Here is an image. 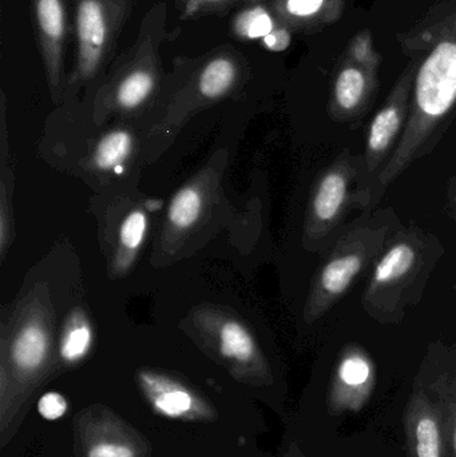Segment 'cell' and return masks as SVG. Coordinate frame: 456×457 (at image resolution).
<instances>
[{
    "label": "cell",
    "instance_id": "1",
    "mask_svg": "<svg viewBox=\"0 0 456 457\" xmlns=\"http://www.w3.org/2000/svg\"><path fill=\"white\" fill-rule=\"evenodd\" d=\"M438 249L418 228H399L372 268L363 303L377 321L399 322L412 300L415 287L434 265Z\"/></svg>",
    "mask_w": 456,
    "mask_h": 457
},
{
    "label": "cell",
    "instance_id": "2",
    "mask_svg": "<svg viewBox=\"0 0 456 457\" xmlns=\"http://www.w3.org/2000/svg\"><path fill=\"white\" fill-rule=\"evenodd\" d=\"M399 228L401 224L393 212L383 211L343 231L316 277L308 301V319H319L342 300L355 279L377 262Z\"/></svg>",
    "mask_w": 456,
    "mask_h": 457
},
{
    "label": "cell",
    "instance_id": "3",
    "mask_svg": "<svg viewBox=\"0 0 456 457\" xmlns=\"http://www.w3.org/2000/svg\"><path fill=\"white\" fill-rule=\"evenodd\" d=\"M168 7L160 2L146 11L133 45L117 55L112 70L106 94L110 102L123 112H133L144 106L162 79L161 46L166 35Z\"/></svg>",
    "mask_w": 456,
    "mask_h": 457
},
{
    "label": "cell",
    "instance_id": "4",
    "mask_svg": "<svg viewBox=\"0 0 456 457\" xmlns=\"http://www.w3.org/2000/svg\"><path fill=\"white\" fill-rule=\"evenodd\" d=\"M133 0H74L75 56L70 85L95 80L117 58Z\"/></svg>",
    "mask_w": 456,
    "mask_h": 457
},
{
    "label": "cell",
    "instance_id": "5",
    "mask_svg": "<svg viewBox=\"0 0 456 457\" xmlns=\"http://www.w3.org/2000/svg\"><path fill=\"white\" fill-rule=\"evenodd\" d=\"M77 457H150L152 443L104 404L79 411L74 420Z\"/></svg>",
    "mask_w": 456,
    "mask_h": 457
},
{
    "label": "cell",
    "instance_id": "6",
    "mask_svg": "<svg viewBox=\"0 0 456 457\" xmlns=\"http://www.w3.org/2000/svg\"><path fill=\"white\" fill-rule=\"evenodd\" d=\"M361 155L342 154L319 179L310 209V234L316 241H336L350 209L361 174Z\"/></svg>",
    "mask_w": 456,
    "mask_h": 457
},
{
    "label": "cell",
    "instance_id": "7",
    "mask_svg": "<svg viewBox=\"0 0 456 457\" xmlns=\"http://www.w3.org/2000/svg\"><path fill=\"white\" fill-rule=\"evenodd\" d=\"M136 378L147 404L161 418L185 423H211L219 418L216 408L203 394L174 376L139 370Z\"/></svg>",
    "mask_w": 456,
    "mask_h": 457
},
{
    "label": "cell",
    "instance_id": "8",
    "mask_svg": "<svg viewBox=\"0 0 456 457\" xmlns=\"http://www.w3.org/2000/svg\"><path fill=\"white\" fill-rule=\"evenodd\" d=\"M407 110H409V87L402 85L388 99L387 104L379 110L367 134L366 150L361 155V174L355 195L369 189L377 174L387 165L394 150L401 141L406 129Z\"/></svg>",
    "mask_w": 456,
    "mask_h": 457
},
{
    "label": "cell",
    "instance_id": "9",
    "mask_svg": "<svg viewBox=\"0 0 456 457\" xmlns=\"http://www.w3.org/2000/svg\"><path fill=\"white\" fill-rule=\"evenodd\" d=\"M377 370L361 346L350 345L342 352L329 389L328 408L334 415L359 412L371 399Z\"/></svg>",
    "mask_w": 456,
    "mask_h": 457
},
{
    "label": "cell",
    "instance_id": "10",
    "mask_svg": "<svg viewBox=\"0 0 456 457\" xmlns=\"http://www.w3.org/2000/svg\"><path fill=\"white\" fill-rule=\"evenodd\" d=\"M31 19L48 86L56 96L66 80L67 18L63 0H31Z\"/></svg>",
    "mask_w": 456,
    "mask_h": 457
},
{
    "label": "cell",
    "instance_id": "11",
    "mask_svg": "<svg viewBox=\"0 0 456 457\" xmlns=\"http://www.w3.org/2000/svg\"><path fill=\"white\" fill-rule=\"evenodd\" d=\"M409 457H452L444 415L425 386H415L404 412Z\"/></svg>",
    "mask_w": 456,
    "mask_h": 457
},
{
    "label": "cell",
    "instance_id": "12",
    "mask_svg": "<svg viewBox=\"0 0 456 457\" xmlns=\"http://www.w3.org/2000/svg\"><path fill=\"white\" fill-rule=\"evenodd\" d=\"M94 345V330L82 311H75L62 330L58 356L62 364L74 367L86 359Z\"/></svg>",
    "mask_w": 456,
    "mask_h": 457
},
{
    "label": "cell",
    "instance_id": "13",
    "mask_svg": "<svg viewBox=\"0 0 456 457\" xmlns=\"http://www.w3.org/2000/svg\"><path fill=\"white\" fill-rule=\"evenodd\" d=\"M441 408L450 456L456 457V365L423 384Z\"/></svg>",
    "mask_w": 456,
    "mask_h": 457
},
{
    "label": "cell",
    "instance_id": "14",
    "mask_svg": "<svg viewBox=\"0 0 456 457\" xmlns=\"http://www.w3.org/2000/svg\"><path fill=\"white\" fill-rule=\"evenodd\" d=\"M366 77L361 70L348 67L343 70L335 83L334 101L337 114L342 118L350 117L361 110L367 96Z\"/></svg>",
    "mask_w": 456,
    "mask_h": 457
},
{
    "label": "cell",
    "instance_id": "15",
    "mask_svg": "<svg viewBox=\"0 0 456 457\" xmlns=\"http://www.w3.org/2000/svg\"><path fill=\"white\" fill-rule=\"evenodd\" d=\"M133 149V138L125 130H115L106 134L99 141L94 154L95 166L99 170H115L123 166Z\"/></svg>",
    "mask_w": 456,
    "mask_h": 457
},
{
    "label": "cell",
    "instance_id": "16",
    "mask_svg": "<svg viewBox=\"0 0 456 457\" xmlns=\"http://www.w3.org/2000/svg\"><path fill=\"white\" fill-rule=\"evenodd\" d=\"M203 213V195L197 187H187L174 195L169 206V221L177 228L193 227Z\"/></svg>",
    "mask_w": 456,
    "mask_h": 457
},
{
    "label": "cell",
    "instance_id": "17",
    "mask_svg": "<svg viewBox=\"0 0 456 457\" xmlns=\"http://www.w3.org/2000/svg\"><path fill=\"white\" fill-rule=\"evenodd\" d=\"M147 216L142 211H133L123 220L120 228V246L125 253L134 254L144 244L146 237Z\"/></svg>",
    "mask_w": 456,
    "mask_h": 457
},
{
    "label": "cell",
    "instance_id": "18",
    "mask_svg": "<svg viewBox=\"0 0 456 457\" xmlns=\"http://www.w3.org/2000/svg\"><path fill=\"white\" fill-rule=\"evenodd\" d=\"M273 23L267 12L261 8L244 12L237 19V32L244 37H267L272 32Z\"/></svg>",
    "mask_w": 456,
    "mask_h": 457
},
{
    "label": "cell",
    "instance_id": "19",
    "mask_svg": "<svg viewBox=\"0 0 456 457\" xmlns=\"http://www.w3.org/2000/svg\"><path fill=\"white\" fill-rule=\"evenodd\" d=\"M37 412L46 420H58L69 411V402L59 392H46L37 400Z\"/></svg>",
    "mask_w": 456,
    "mask_h": 457
},
{
    "label": "cell",
    "instance_id": "20",
    "mask_svg": "<svg viewBox=\"0 0 456 457\" xmlns=\"http://www.w3.org/2000/svg\"><path fill=\"white\" fill-rule=\"evenodd\" d=\"M324 0H288L286 11L294 16H310L318 12Z\"/></svg>",
    "mask_w": 456,
    "mask_h": 457
},
{
    "label": "cell",
    "instance_id": "21",
    "mask_svg": "<svg viewBox=\"0 0 456 457\" xmlns=\"http://www.w3.org/2000/svg\"><path fill=\"white\" fill-rule=\"evenodd\" d=\"M265 42H267L268 47L272 48V50L281 51L288 47L289 43H291V35L286 29H278V31H272L269 35H267Z\"/></svg>",
    "mask_w": 456,
    "mask_h": 457
},
{
    "label": "cell",
    "instance_id": "22",
    "mask_svg": "<svg viewBox=\"0 0 456 457\" xmlns=\"http://www.w3.org/2000/svg\"><path fill=\"white\" fill-rule=\"evenodd\" d=\"M286 457H303V455L296 450V448H292L291 453H289Z\"/></svg>",
    "mask_w": 456,
    "mask_h": 457
}]
</instances>
